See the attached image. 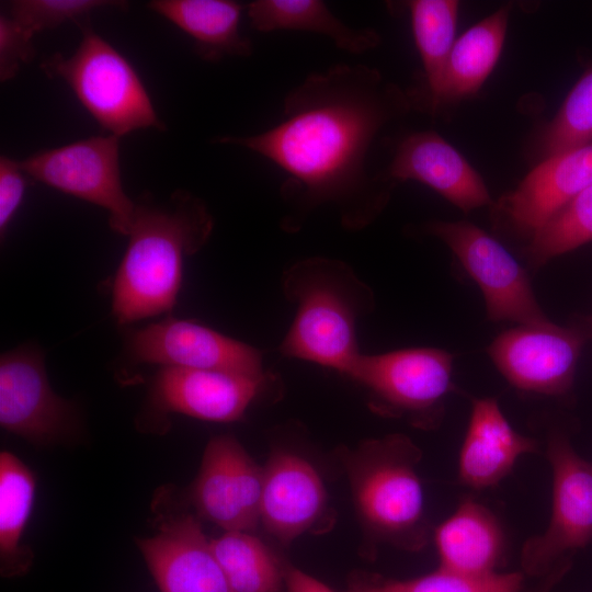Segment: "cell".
<instances>
[{"label":"cell","mask_w":592,"mask_h":592,"mask_svg":"<svg viewBox=\"0 0 592 592\" xmlns=\"http://www.w3.org/2000/svg\"><path fill=\"white\" fill-rule=\"evenodd\" d=\"M453 360V354L436 348L361 353L346 376L369 390L374 408L383 414L435 429L443 421L446 398L455 389Z\"/></svg>","instance_id":"obj_6"},{"label":"cell","mask_w":592,"mask_h":592,"mask_svg":"<svg viewBox=\"0 0 592 592\" xmlns=\"http://www.w3.org/2000/svg\"><path fill=\"white\" fill-rule=\"evenodd\" d=\"M124 1L104 0H15L9 4L10 15L32 37L66 23L77 25L90 20V14L105 8H125Z\"/></svg>","instance_id":"obj_30"},{"label":"cell","mask_w":592,"mask_h":592,"mask_svg":"<svg viewBox=\"0 0 592 592\" xmlns=\"http://www.w3.org/2000/svg\"><path fill=\"white\" fill-rule=\"evenodd\" d=\"M19 163L30 179L104 208L111 228L128 236L135 202L122 185L119 137L91 136L41 150Z\"/></svg>","instance_id":"obj_8"},{"label":"cell","mask_w":592,"mask_h":592,"mask_svg":"<svg viewBox=\"0 0 592 592\" xmlns=\"http://www.w3.org/2000/svg\"><path fill=\"white\" fill-rule=\"evenodd\" d=\"M571 565L570 556L560 560L550 572L543 577L542 582L534 592H550L553 588L562 579Z\"/></svg>","instance_id":"obj_34"},{"label":"cell","mask_w":592,"mask_h":592,"mask_svg":"<svg viewBox=\"0 0 592 592\" xmlns=\"http://www.w3.org/2000/svg\"><path fill=\"white\" fill-rule=\"evenodd\" d=\"M128 350L132 358L139 363L265 375L258 349L208 327L173 317L134 332Z\"/></svg>","instance_id":"obj_11"},{"label":"cell","mask_w":592,"mask_h":592,"mask_svg":"<svg viewBox=\"0 0 592 592\" xmlns=\"http://www.w3.org/2000/svg\"><path fill=\"white\" fill-rule=\"evenodd\" d=\"M412 105L411 96L377 69L338 64L294 87L276 125L213 141L250 150L286 174L280 189L284 230H298L323 205L335 208L345 229L361 230L383 212L396 185L368 169L371 148Z\"/></svg>","instance_id":"obj_1"},{"label":"cell","mask_w":592,"mask_h":592,"mask_svg":"<svg viewBox=\"0 0 592 592\" xmlns=\"http://www.w3.org/2000/svg\"><path fill=\"white\" fill-rule=\"evenodd\" d=\"M537 449V441L514 430L494 398L474 399L458 456V480L476 490L493 487L521 456Z\"/></svg>","instance_id":"obj_19"},{"label":"cell","mask_w":592,"mask_h":592,"mask_svg":"<svg viewBox=\"0 0 592 592\" xmlns=\"http://www.w3.org/2000/svg\"><path fill=\"white\" fill-rule=\"evenodd\" d=\"M212 550L234 592H280L283 569L255 536L246 531H225L210 540Z\"/></svg>","instance_id":"obj_25"},{"label":"cell","mask_w":592,"mask_h":592,"mask_svg":"<svg viewBox=\"0 0 592 592\" xmlns=\"http://www.w3.org/2000/svg\"><path fill=\"white\" fill-rule=\"evenodd\" d=\"M592 241V184L576 195L545 223L526 246L534 270L551 259Z\"/></svg>","instance_id":"obj_27"},{"label":"cell","mask_w":592,"mask_h":592,"mask_svg":"<svg viewBox=\"0 0 592 592\" xmlns=\"http://www.w3.org/2000/svg\"><path fill=\"white\" fill-rule=\"evenodd\" d=\"M137 546L160 592H234L210 540L192 515L163 522Z\"/></svg>","instance_id":"obj_15"},{"label":"cell","mask_w":592,"mask_h":592,"mask_svg":"<svg viewBox=\"0 0 592 592\" xmlns=\"http://www.w3.org/2000/svg\"><path fill=\"white\" fill-rule=\"evenodd\" d=\"M412 32L423 64L428 103L436 96L455 43L458 2L453 0H412L407 2Z\"/></svg>","instance_id":"obj_26"},{"label":"cell","mask_w":592,"mask_h":592,"mask_svg":"<svg viewBox=\"0 0 592 592\" xmlns=\"http://www.w3.org/2000/svg\"><path fill=\"white\" fill-rule=\"evenodd\" d=\"M263 468L231 436L213 437L204 452L192 501L224 531L253 530L260 521Z\"/></svg>","instance_id":"obj_12"},{"label":"cell","mask_w":592,"mask_h":592,"mask_svg":"<svg viewBox=\"0 0 592 592\" xmlns=\"http://www.w3.org/2000/svg\"><path fill=\"white\" fill-rule=\"evenodd\" d=\"M148 8L193 39V49L205 61L249 57L253 45L241 34L246 5L232 0H152Z\"/></svg>","instance_id":"obj_21"},{"label":"cell","mask_w":592,"mask_h":592,"mask_svg":"<svg viewBox=\"0 0 592 592\" xmlns=\"http://www.w3.org/2000/svg\"><path fill=\"white\" fill-rule=\"evenodd\" d=\"M266 375L161 366L151 401L162 412H179L214 422L240 419L262 390Z\"/></svg>","instance_id":"obj_16"},{"label":"cell","mask_w":592,"mask_h":592,"mask_svg":"<svg viewBox=\"0 0 592 592\" xmlns=\"http://www.w3.org/2000/svg\"><path fill=\"white\" fill-rule=\"evenodd\" d=\"M327 505L323 482L304 458L277 451L263 468L260 521L276 538L288 543L310 530Z\"/></svg>","instance_id":"obj_18"},{"label":"cell","mask_w":592,"mask_h":592,"mask_svg":"<svg viewBox=\"0 0 592 592\" xmlns=\"http://www.w3.org/2000/svg\"><path fill=\"white\" fill-rule=\"evenodd\" d=\"M33 37L10 15L0 16V80L14 78L35 55Z\"/></svg>","instance_id":"obj_31"},{"label":"cell","mask_w":592,"mask_h":592,"mask_svg":"<svg viewBox=\"0 0 592 592\" xmlns=\"http://www.w3.org/2000/svg\"><path fill=\"white\" fill-rule=\"evenodd\" d=\"M35 492L32 471L13 454H0V558L1 574L10 578L24 574L31 567L32 554L20 546L30 517Z\"/></svg>","instance_id":"obj_24"},{"label":"cell","mask_w":592,"mask_h":592,"mask_svg":"<svg viewBox=\"0 0 592 592\" xmlns=\"http://www.w3.org/2000/svg\"><path fill=\"white\" fill-rule=\"evenodd\" d=\"M592 328L585 325H519L487 348L497 369L515 389L548 397L571 392L579 358Z\"/></svg>","instance_id":"obj_10"},{"label":"cell","mask_w":592,"mask_h":592,"mask_svg":"<svg viewBox=\"0 0 592 592\" xmlns=\"http://www.w3.org/2000/svg\"><path fill=\"white\" fill-rule=\"evenodd\" d=\"M72 421L68 401L52 389L43 354L35 348H19L0 361V424L36 444L64 436Z\"/></svg>","instance_id":"obj_13"},{"label":"cell","mask_w":592,"mask_h":592,"mask_svg":"<svg viewBox=\"0 0 592 592\" xmlns=\"http://www.w3.org/2000/svg\"><path fill=\"white\" fill-rule=\"evenodd\" d=\"M433 535L439 567L466 576L498 572L505 551L504 533L497 516L474 498L464 497Z\"/></svg>","instance_id":"obj_20"},{"label":"cell","mask_w":592,"mask_h":592,"mask_svg":"<svg viewBox=\"0 0 592 592\" xmlns=\"http://www.w3.org/2000/svg\"><path fill=\"white\" fill-rule=\"evenodd\" d=\"M213 227L205 203L187 191L178 190L162 203L140 197L113 283L116 320L124 325L171 310L183 261L207 242Z\"/></svg>","instance_id":"obj_2"},{"label":"cell","mask_w":592,"mask_h":592,"mask_svg":"<svg viewBox=\"0 0 592 592\" xmlns=\"http://www.w3.org/2000/svg\"><path fill=\"white\" fill-rule=\"evenodd\" d=\"M423 228L451 249L480 288L489 320L511 321L517 326L550 321L536 299L524 267L487 231L465 220H433Z\"/></svg>","instance_id":"obj_7"},{"label":"cell","mask_w":592,"mask_h":592,"mask_svg":"<svg viewBox=\"0 0 592 592\" xmlns=\"http://www.w3.org/2000/svg\"><path fill=\"white\" fill-rule=\"evenodd\" d=\"M383 173L395 183H423L465 213L492 203L481 177L434 132H418L403 138Z\"/></svg>","instance_id":"obj_17"},{"label":"cell","mask_w":592,"mask_h":592,"mask_svg":"<svg viewBox=\"0 0 592 592\" xmlns=\"http://www.w3.org/2000/svg\"><path fill=\"white\" fill-rule=\"evenodd\" d=\"M592 141V67L573 86L555 118L544 129L539 147L545 158Z\"/></svg>","instance_id":"obj_29"},{"label":"cell","mask_w":592,"mask_h":592,"mask_svg":"<svg viewBox=\"0 0 592 592\" xmlns=\"http://www.w3.org/2000/svg\"><path fill=\"white\" fill-rule=\"evenodd\" d=\"M592 184V141L546 158L494 205L498 226L531 238Z\"/></svg>","instance_id":"obj_14"},{"label":"cell","mask_w":592,"mask_h":592,"mask_svg":"<svg viewBox=\"0 0 592 592\" xmlns=\"http://www.w3.org/2000/svg\"><path fill=\"white\" fill-rule=\"evenodd\" d=\"M27 175L19 160L7 156L0 158V234L3 237L15 212L22 203Z\"/></svg>","instance_id":"obj_32"},{"label":"cell","mask_w":592,"mask_h":592,"mask_svg":"<svg viewBox=\"0 0 592 592\" xmlns=\"http://www.w3.org/2000/svg\"><path fill=\"white\" fill-rule=\"evenodd\" d=\"M285 297L297 306L280 351L348 375L361 355L360 318L374 308V294L343 261L307 258L283 274Z\"/></svg>","instance_id":"obj_3"},{"label":"cell","mask_w":592,"mask_h":592,"mask_svg":"<svg viewBox=\"0 0 592 592\" xmlns=\"http://www.w3.org/2000/svg\"><path fill=\"white\" fill-rule=\"evenodd\" d=\"M547 458L553 475L550 519L542 534L524 543L521 553L524 572L535 577L546 576L569 553L592 542V463L560 431L548 437Z\"/></svg>","instance_id":"obj_9"},{"label":"cell","mask_w":592,"mask_h":592,"mask_svg":"<svg viewBox=\"0 0 592 592\" xmlns=\"http://www.w3.org/2000/svg\"><path fill=\"white\" fill-rule=\"evenodd\" d=\"M509 7L479 21L457 38L451 50L440 90L429 104L436 113L444 104L476 93L496 66L503 46Z\"/></svg>","instance_id":"obj_23"},{"label":"cell","mask_w":592,"mask_h":592,"mask_svg":"<svg viewBox=\"0 0 592 592\" xmlns=\"http://www.w3.org/2000/svg\"><path fill=\"white\" fill-rule=\"evenodd\" d=\"M246 13L258 32L315 33L350 54H363L380 43L375 30L348 25L320 0H254L246 4Z\"/></svg>","instance_id":"obj_22"},{"label":"cell","mask_w":592,"mask_h":592,"mask_svg":"<svg viewBox=\"0 0 592 592\" xmlns=\"http://www.w3.org/2000/svg\"><path fill=\"white\" fill-rule=\"evenodd\" d=\"M82 37L76 52L55 53L41 64L44 73L64 80L82 106L111 135L164 130L151 99L133 65L100 36L90 20L77 25Z\"/></svg>","instance_id":"obj_5"},{"label":"cell","mask_w":592,"mask_h":592,"mask_svg":"<svg viewBox=\"0 0 592 592\" xmlns=\"http://www.w3.org/2000/svg\"><path fill=\"white\" fill-rule=\"evenodd\" d=\"M283 576L287 592H333L321 581L294 567L283 569Z\"/></svg>","instance_id":"obj_33"},{"label":"cell","mask_w":592,"mask_h":592,"mask_svg":"<svg viewBox=\"0 0 592 592\" xmlns=\"http://www.w3.org/2000/svg\"><path fill=\"white\" fill-rule=\"evenodd\" d=\"M521 572H494L466 576L439 567L431 573L397 580L383 578L356 579L348 592H522Z\"/></svg>","instance_id":"obj_28"},{"label":"cell","mask_w":592,"mask_h":592,"mask_svg":"<svg viewBox=\"0 0 592 592\" xmlns=\"http://www.w3.org/2000/svg\"><path fill=\"white\" fill-rule=\"evenodd\" d=\"M420 458V449L402 434L368 441L346 456L358 514L377 542L406 550L426 545L430 526L417 473Z\"/></svg>","instance_id":"obj_4"}]
</instances>
